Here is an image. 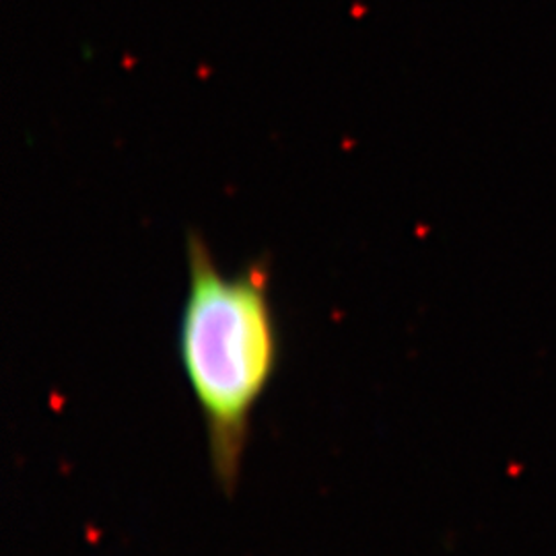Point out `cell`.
I'll return each mask as SVG.
<instances>
[{
	"label": "cell",
	"mask_w": 556,
	"mask_h": 556,
	"mask_svg": "<svg viewBox=\"0 0 556 556\" xmlns=\"http://www.w3.org/2000/svg\"><path fill=\"white\" fill-rule=\"evenodd\" d=\"M188 289L178 353L199 406L215 482L239 486L254 413L277 376L280 330L264 262L225 273L200 238L188 239Z\"/></svg>",
	"instance_id": "cell-1"
}]
</instances>
